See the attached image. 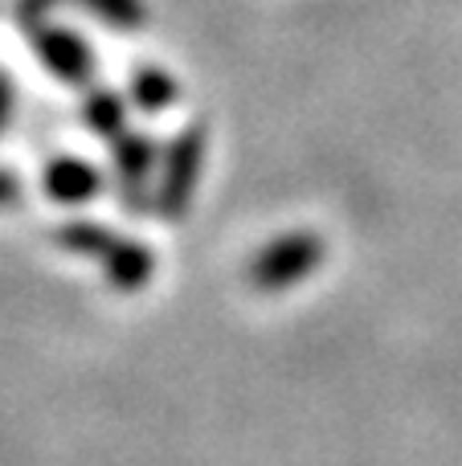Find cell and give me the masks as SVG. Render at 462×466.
Listing matches in <instances>:
<instances>
[{
    "label": "cell",
    "mask_w": 462,
    "mask_h": 466,
    "mask_svg": "<svg viewBox=\"0 0 462 466\" xmlns=\"http://www.w3.org/2000/svg\"><path fill=\"white\" fill-rule=\"evenodd\" d=\"M201 168H205V127L188 123L168 139V147L160 156V172H156L152 185L156 218L168 221V226L188 218V205H193L196 185H201Z\"/></svg>",
    "instance_id": "obj_1"
},
{
    "label": "cell",
    "mask_w": 462,
    "mask_h": 466,
    "mask_svg": "<svg viewBox=\"0 0 462 466\" xmlns=\"http://www.w3.org/2000/svg\"><path fill=\"white\" fill-rule=\"evenodd\" d=\"M327 258V241L316 229H291L270 238L258 254L246 266V282H250L258 295H283V290L299 287L303 279L324 266Z\"/></svg>",
    "instance_id": "obj_2"
},
{
    "label": "cell",
    "mask_w": 462,
    "mask_h": 466,
    "mask_svg": "<svg viewBox=\"0 0 462 466\" xmlns=\"http://www.w3.org/2000/svg\"><path fill=\"white\" fill-rule=\"evenodd\" d=\"M111 168H115V193L131 218H147L152 209V172H156V139L139 131H123L111 139Z\"/></svg>",
    "instance_id": "obj_3"
},
{
    "label": "cell",
    "mask_w": 462,
    "mask_h": 466,
    "mask_svg": "<svg viewBox=\"0 0 462 466\" xmlns=\"http://www.w3.org/2000/svg\"><path fill=\"white\" fill-rule=\"evenodd\" d=\"M29 41H33L37 62L54 78H62L65 86H90L95 82V49H90V41L82 33L45 21L37 29H29Z\"/></svg>",
    "instance_id": "obj_4"
},
{
    "label": "cell",
    "mask_w": 462,
    "mask_h": 466,
    "mask_svg": "<svg viewBox=\"0 0 462 466\" xmlns=\"http://www.w3.org/2000/svg\"><path fill=\"white\" fill-rule=\"evenodd\" d=\"M41 193L74 209V205H86L103 193V172L90 160H78V156H57L41 168Z\"/></svg>",
    "instance_id": "obj_5"
},
{
    "label": "cell",
    "mask_w": 462,
    "mask_h": 466,
    "mask_svg": "<svg viewBox=\"0 0 462 466\" xmlns=\"http://www.w3.org/2000/svg\"><path fill=\"white\" fill-rule=\"evenodd\" d=\"M98 262H103L106 287L119 290V295H136L156 274V249L139 238H115L111 249H106Z\"/></svg>",
    "instance_id": "obj_6"
},
{
    "label": "cell",
    "mask_w": 462,
    "mask_h": 466,
    "mask_svg": "<svg viewBox=\"0 0 462 466\" xmlns=\"http://www.w3.org/2000/svg\"><path fill=\"white\" fill-rule=\"evenodd\" d=\"M127 95L139 111L160 115L180 98V82L172 78L168 70H160V66H136V70H131V82H127Z\"/></svg>",
    "instance_id": "obj_7"
},
{
    "label": "cell",
    "mask_w": 462,
    "mask_h": 466,
    "mask_svg": "<svg viewBox=\"0 0 462 466\" xmlns=\"http://www.w3.org/2000/svg\"><path fill=\"white\" fill-rule=\"evenodd\" d=\"M78 115H82V123L103 139H119L123 131H127V103H123V95H115V90H106V86H90Z\"/></svg>",
    "instance_id": "obj_8"
},
{
    "label": "cell",
    "mask_w": 462,
    "mask_h": 466,
    "mask_svg": "<svg viewBox=\"0 0 462 466\" xmlns=\"http://www.w3.org/2000/svg\"><path fill=\"white\" fill-rule=\"evenodd\" d=\"M115 238H119V233H111L103 221H90V218H74V221H65V226H57V233H54L57 249L78 254V258H95V262L111 249Z\"/></svg>",
    "instance_id": "obj_9"
},
{
    "label": "cell",
    "mask_w": 462,
    "mask_h": 466,
    "mask_svg": "<svg viewBox=\"0 0 462 466\" xmlns=\"http://www.w3.org/2000/svg\"><path fill=\"white\" fill-rule=\"evenodd\" d=\"M74 5H82L86 13H95L103 25H111V29H123V33H136L147 25V5L144 0H74Z\"/></svg>",
    "instance_id": "obj_10"
},
{
    "label": "cell",
    "mask_w": 462,
    "mask_h": 466,
    "mask_svg": "<svg viewBox=\"0 0 462 466\" xmlns=\"http://www.w3.org/2000/svg\"><path fill=\"white\" fill-rule=\"evenodd\" d=\"M54 5H57V0H13V16H16V25L29 33V29H37V25L49 21Z\"/></svg>",
    "instance_id": "obj_11"
},
{
    "label": "cell",
    "mask_w": 462,
    "mask_h": 466,
    "mask_svg": "<svg viewBox=\"0 0 462 466\" xmlns=\"http://www.w3.org/2000/svg\"><path fill=\"white\" fill-rule=\"evenodd\" d=\"M21 193H25L21 180H16L8 168H0V209H5V205H16L21 201Z\"/></svg>",
    "instance_id": "obj_12"
},
{
    "label": "cell",
    "mask_w": 462,
    "mask_h": 466,
    "mask_svg": "<svg viewBox=\"0 0 462 466\" xmlns=\"http://www.w3.org/2000/svg\"><path fill=\"white\" fill-rule=\"evenodd\" d=\"M8 119H13V82H8V74L0 70V131L8 127Z\"/></svg>",
    "instance_id": "obj_13"
}]
</instances>
